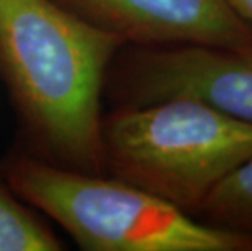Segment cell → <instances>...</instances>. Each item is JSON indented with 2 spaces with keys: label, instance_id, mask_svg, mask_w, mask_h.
<instances>
[{
  "label": "cell",
  "instance_id": "1",
  "mask_svg": "<svg viewBox=\"0 0 252 251\" xmlns=\"http://www.w3.org/2000/svg\"><path fill=\"white\" fill-rule=\"evenodd\" d=\"M126 46L54 0H0V73L54 163L103 173L104 83Z\"/></svg>",
  "mask_w": 252,
  "mask_h": 251
},
{
  "label": "cell",
  "instance_id": "2",
  "mask_svg": "<svg viewBox=\"0 0 252 251\" xmlns=\"http://www.w3.org/2000/svg\"><path fill=\"white\" fill-rule=\"evenodd\" d=\"M3 176L87 251H252V238L194 218L116 176L23 157Z\"/></svg>",
  "mask_w": 252,
  "mask_h": 251
},
{
  "label": "cell",
  "instance_id": "3",
  "mask_svg": "<svg viewBox=\"0 0 252 251\" xmlns=\"http://www.w3.org/2000/svg\"><path fill=\"white\" fill-rule=\"evenodd\" d=\"M251 157L252 124L195 100L119 106L103 121L106 172L192 215Z\"/></svg>",
  "mask_w": 252,
  "mask_h": 251
},
{
  "label": "cell",
  "instance_id": "4",
  "mask_svg": "<svg viewBox=\"0 0 252 251\" xmlns=\"http://www.w3.org/2000/svg\"><path fill=\"white\" fill-rule=\"evenodd\" d=\"M119 106L200 101L252 124V52L205 44L126 46L111 67Z\"/></svg>",
  "mask_w": 252,
  "mask_h": 251
},
{
  "label": "cell",
  "instance_id": "5",
  "mask_svg": "<svg viewBox=\"0 0 252 251\" xmlns=\"http://www.w3.org/2000/svg\"><path fill=\"white\" fill-rule=\"evenodd\" d=\"M127 46L205 44L252 52V28L224 0H54Z\"/></svg>",
  "mask_w": 252,
  "mask_h": 251
},
{
  "label": "cell",
  "instance_id": "6",
  "mask_svg": "<svg viewBox=\"0 0 252 251\" xmlns=\"http://www.w3.org/2000/svg\"><path fill=\"white\" fill-rule=\"evenodd\" d=\"M195 215L207 223L252 238V157L220 181Z\"/></svg>",
  "mask_w": 252,
  "mask_h": 251
},
{
  "label": "cell",
  "instance_id": "7",
  "mask_svg": "<svg viewBox=\"0 0 252 251\" xmlns=\"http://www.w3.org/2000/svg\"><path fill=\"white\" fill-rule=\"evenodd\" d=\"M62 242L0 175V251H59Z\"/></svg>",
  "mask_w": 252,
  "mask_h": 251
},
{
  "label": "cell",
  "instance_id": "8",
  "mask_svg": "<svg viewBox=\"0 0 252 251\" xmlns=\"http://www.w3.org/2000/svg\"><path fill=\"white\" fill-rule=\"evenodd\" d=\"M238 17L252 28V0H224Z\"/></svg>",
  "mask_w": 252,
  "mask_h": 251
}]
</instances>
